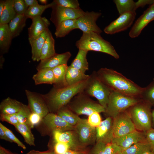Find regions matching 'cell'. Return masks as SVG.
Wrapping results in <instances>:
<instances>
[{
    "instance_id": "obj_3",
    "label": "cell",
    "mask_w": 154,
    "mask_h": 154,
    "mask_svg": "<svg viewBox=\"0 0 154 154\" xmlns=\"http://www.w3.org/2000/svg\"><path fill=\"white\" fill-rule=\"evenodd\" d=\"M78 49L88 52L94 51L104 53L118 59L119 56L114 47L108 41L102 37L100 34L93 32L83 33L76 43Z\"/></svg>"
},
{
    "instance_id": "obj_17",
    "label": "cell",
    "mask_w": 154,
    "mask_h": 154,
    "mask_svg": "<svg viewBox=\"0 0 154 154\" xmlns=\"http://www.w3.org/2000/svg\"><path fill=\"white\" fill-rule=\"evenodd\" d=\"M142 142H147L145 132L137 130L121 137L114 138L112 141L117 144L123 150L134 144Z\"/></svg>"
},
{
    "instance_id": "obj_20",
    "label": "cell",
    "mask_w": 154,
    "mask_h": 154,
    "mask_svg": "<svg viewBox=\"0 0 154 154\" xmlns=\"http://www.w3.org/2000/svg\"><path fill=\"white\" fill-rule=\"evenodd\" d=\"M32 23L28 28V39L35 38L48 29L50 23L45 17L41 16L32 19Z\"/></svg>"
},
{
    "instance_id": "obj_10",
    "label": "cell",
    "mask_w": 154,
    "mask_h": 154,
    "mask_svg": "<svg viewBox=\"0 0 154 154\" xmlns=\"http://www.w3.org/2000/svg\"><path fill=\"white\" fill-rule=\"evenodd\" d=\"M101 13L86 11L81 16L76 19L77 29L83 33L93 32L100 34L102 31L96 23V21L101 16Z\"/></svg>"
},
{
    "instance_id": "obj_1",
    "label": "cell",
    "mask_w": 154,
    "mask_h": 154,
    "mask_svg": "<svg viewBox=\"0 0 154 154\" xmlns=\"http://www.w3.org/2000/svg\"><path fill=\"white\" fill-rule=\"evenodd\" d=\"M99 78L111 90L131 97L141 99L144 88L112 69L100 68L96 72Z\"/></svg>"
},
{
    "instance_id": "obj_47",
    "label": "cell",
    "mask_w": 154,
    "mask_h": 154,
    "mask_svg": "<svg viewBox=\"0 0 154 154\" xmlns=\"http://www.w3.org/2000/svg\"><path fill=\"white\" fill-rule=\"evenodd\" d=\"M145 135L151 150L154 153V129L152 128L146 132Z\"/></svg>"
},
{
    "instance_id": "obj_42",
    "label": "cell",
    "mask_w": 154,
    "mask_h": 154,
    "mask_svg": "<svg viewBox=\"0 0 154 154\" xmlns=\"http://www.w3.org/2000/svg\"><path fill=\"white\" fill-rule=\"evenodd\" d=\"M123 149L116 144L111 142L106 144L104 154H118L121 153Z\"/></svg>"
},
{
    "instance_id": "obj_44",
    "label": "cell",
    "mask_w": 154,
    "mask_h": 154,
    "mask_svg": "<svg viewBox=\"0 0 154 154\" xmlns=\"http://www.w3.org/2000/svg\"><path fill=\"white\" fill-rule=\"evenodd\" d=\"M43 118L39 115L31 112L28 119L29 126L31 128L38 125L42 121Z\"/></svg>"
},
{
    "instance_id": "obj_24",
    "label": "cell",
    "mask_w": 154,
    "mask_h": 154,
    "mask_svg": "<svg viewBox=\"0 0 154 154\" xmlns=\"http://www.w3.org/2000/svg\"><path fill=\"white\" fill-rule=\"evenodd\" d=\"M68 66L67 64H63L52 69L54 75L53 87L62 88L68 86L66 79Z\"/></svg>"
},
{
    "instance_id": "obj_14",
    "label": "cell",
    "mask_w": 154,
    "mask_h": 154,
    "mask_svg": "<svg viewBox=\"0 0 154 154\" xmlns=\"http://www.w3.org/2000/svg\"><path fill=\"white\" fill-rule=\"evenodd\" d=\"M154 20V4L151 5L136 20L130 29L129 36L131 38L138 37L142 30L151 22Z\"/></svg>"
},
{
    "instance_id": "obj_5",
    "label": "cell",
    "mask_w": 154,
    "mask_h": 154,
    "mask_svg": "<svg viewBox=\"0 0 154 154\" xmlns=\"http://www.w3.org/2000/svg\"><path fill=\"white\" fill-rule=\"evenodd\" d=\"M83 91L75 96L66 105L73 112L78 115L89 116L97 112L104 113L105 109Z\"/></svg>"
},
{
    "instance_id": "obj_37",
    "label": "cell",
    "mask_w": 154,
    "mask_h": 154,
    "mask_svg": "<svg viewBox=\"0 0 154 154\" xmlns=\"http://www.w3.org/2000/svg\"><path fill=\"white\" fill-rule=\"evenodd\" d=\"M141 99L154 105V78L146 87L144 88Z\"/></svg>"
},
{
    "instance_id": "obj_25",
    "label": "cell",
    "mask_w": 154,
    "mask_h": 154,
    "mask_svg": "<svg viewBox=\"0 0 154 154\" xmlns=\"http://www.w3.org/2000/svg\"><path fill=\"white\" fill-rule=\"evenodd\" d=\"M23 103L9 97L3 100L0 104V114H13L20 110Z\"/></svg>"
},
{
    "instance_id": "obj_21",
    "label": "cell",
    "mask_w": 154,
    "mask_h": 154,
    "mask_svg": "<svg viewBox=\"0 0 154 154\" xmlns=\"http://www.w3.org/2000/svg\"><path fill=\"white\" fill-rule=\"evenodd\" d=\"M49 30L48 29H46L35 38L28 39L31 48L32 59L33 61H40L42 49Z\"/></svg>"
},
{
    "instance_id": "obj_16",
    "label": "cell",
    "mask_w": 154,
    "mask_h": 154,
    "mask_svg": "<svg viewBox=\"0 0 154 154\" xmlns=\"http://www.w3.org/2000/svg\"><path fill=\"white\" fill-rule=\"evenodd\" d=\"M52 134L55 142L66 143L69 146L71 149L84 150V146L80 142L75 131H54L52 132Z\"/></svg>"
},
{
    "instance_id": "obj_28",
    "label": "cell",
    "mask_w": 154,
    "mask_h": 154,
    "mask_svg": "<svg viewBox=\"0 0 154 154\" xmlns=\"http://www.w3.org/2000/svg\"><path fill=\"white\" fill-rule=\"evenodd\" d=\"M54 44V39L51 33L49 30L42 49L40 60L49 58L56 53L55 49Z\"/></svg>"
},
{
    "instance_id": "obj_40",
    "label": "cell",
    "mask_w": 154,
    "mask_h": 154,
    "mask_svg": "<svg viewBox=\"0 0 154 154\" xmlns=\"http://www.w3.org/2000/svg\"><path fill=\"white\" fill-rule=\"evenodd\" d=\"M55 4L64 7L74 9L80 8V4L77 0H54Z\"/></svg>"
},
{
    "instance_id": "obj_59",
    "label": "cell",
    "mask_w": 154,
    "mask_h": 154,
    "mask_svg": "<svg viewBox=\"0 0 154 154\" xmlns=\"http://www.w3.org/2000/svg\"><path fill=\"white\" fill-rule=\"evenodd\" d=\"M118 154H123V153H119Z\"/></svg>"
},
{
    "instance_id": "obj_26",
    "label": "cell",
    "mask_w": 154,
    "mask_h": 154,
    "mask_svg": "<svg viewBox=\"0 0 154 154\" xmlns=\"http://www.w3.org/2000/svg\"><path fill=\"white\" fill-rule=\"evenodd\" d=\"M32 78L36 85L42 84H53L54 83V73L52 69L50 68H44L38 70Z\"/></svg>"
},
{
    "instance_id": "obj_33",
    "label": "cell",
    "mask_w": 154,
    "mask_h": 154,
    "mask_svg": "<svg viewBox=\"0 0 154 154\" xmlns=\"http://www.w3.org/2000/svg\"><path fill=\"white\" fill-rule=\"evenodd\" d=\"M53 1L51 3L46 5L38 4L28 7L24 14V15L28 19H32L38 16H40L43 12L46 9L52 8L55 5Z\"/></svg>"
},
{
    "instance_id": "obj_55",
    "label": "cell",
    "mask_w": 154,
    "mask_h": 154,
    "mask_svg": "<svg viewBox=\"0 0 154 154\" xmlns=\"http://www.w3.org/2000/svg\"><path fill=\"white\" fill-rule=\"evenodd\" d=\"M5 4V0L0 1V16H1L3 11Z\"/></svg>"
},
{
    "instance_id": "obj_52",
    "label": "cell",
    "mask_w": 154,
    "mask_h": 154,
    "mask_svg": "<svg viewBox=\"0 0 154 154\" xmlns=\"http://www.w3.org/2000/svg\"><path fill=\"white\" fill-rule=\"evenodd\" d=\"M0 138L11 143L12 141L7 136L5 131L2 128L0 127Z\"/></svg>"
},
{
    "instance_id": "obj_48",
    "label": "cell",
    "mask_w": 154,
    "mask_h": 154,
    "mask_svg": "<svg viewBox=\"0 0 154 154\" xmlns=\"http://www.w3.org/2000/svg\"><path fill=\"white\" fill-rule=\"evenodd\" d=\"M106 145V144L103 142H96L89 154H104V149Z\"/></svg>"
},
{
    "instance_id": "obj_12",
    "label": "cell",
    "mask_w": 154,
    "mask_h": 154,
    "mask_svg": "<svg viewBox=\"0 0 154 154\" xmlns=\"http://www.w3.org/2000/svg\"><path fill=\"white\" fill-rule=\"evenodd\" d=\"M135 11L120 15L116 20L105 27L104 32L108 34H114L126 30L132 24L136 16Z\"/></svg>"
},
{
    "instance_id": "obj_2",
    "label": "cell",
    "mask_w": 154,
    "mask_h": 154,
    "mask_svg": "<svg viewBox=\"0 0 154 154\" xmlns=\"http://www.w3.org/2000/svg\"><path fill=\"white\" fill-rule=\"evenodd\" d=\"M89 78L76 84L63 88L53 87L47 93L41 94L46 103L49 112L56 114L60 109L66 106L75 96L84 91Z\"/></svg>"
},
{
    "instance_id": "obj_6",
    "label": "cell",
    "mask_w": 154,
    "mask_h": 154,
    "mask_svg": "<svg viewBox=\"0 0 154 154\" xmlns=\"http://www.w3.org/2000/svg\"><path fill=\"white\" fill-rule=\"evenodd\" d=\"M141 99L112 91L104 113L107 117L114 119L120 113L138 103Z\"/></svg>"
},
{
    "instance_id": "obj_15",
    "label": "cell",
    "mask_w": 154,
    "mask_h": 154,
    "mask_svg": "<svg viewBox=\"0 0 154 154\" xmlns=\"http://www.w3.org/2000/svg\"><path fill=\"white\" fill-rule=\"evenodd\" d=\"M43 123L49 130L61 131L74 130V126L69 124L56 114L49 113L42 119Z\"/></svg>"
},
{
    "instance_id": "obj_36",
    "label": "cell",
    "mask_w": 154,
    "mask_h": 154,
    "mask_svg": "<svg viewBox=\"0 0 154 154\" xmlns=\"http://www.w3.org/2000/svg\"><path fill=\"white\" fill-rule=\"evenodd\" d=\"M150 150L147 142L136 143L128 148L123 150L121 153L124 154H143L146 151Z\"/></svg>"
},
{
    "instance_id": "obj_34",
    "label": "cell",
    "mask_w": 154,
    "mask_h": 154,
    "mask_svg": "<svg viewBox=\"0 0 154 154\" xmlns=\"http://www.w3.org/2000/svg\"><path fill=\"white\" fill-rule=\"evenodd\" d=\"M119 14L135 12L137 8L136 2L133 0H114Z\"/></svg>"
},
{
    "instance_id": "obj_50",
    "label": "cell",
    "mask_w": 154,
    "mask_h": 154,
    "mask_svg": "<svg viewBox=\"0 0 154 154\" xmlns=\"http://www.w3.org/2000/svg\"><path fill=\"white\" fill-rule=\"evenodd\" d=\"M25 154H56L54 151L48 150L41 151H38L32 150L29 151Z\"/></svg>"
},
{
    "instance_id": "obj_31",
    "label": "cell",
    "mask_w": 154,
    "mask_h": 154,
    "mask_svg": "<svg viewBox=\"0 0 154 154\" xmlns=\"http://www.w3.org/2000/svg\"><path fill=\"white\" fill-rule=\"evenodd\" d=\"M17 15L13 7V0H5L4 7L0 16V25L8 24Z\"/></svg>"
},
{
    "instance_id": "obj_30",
    "label": "cell",
    "mask_w": 154,
    "mask_h": 154,
    "mask_svg": "<svg viewBox=\"0 0 154 154\" xmlns=\"http://www.w3.org/2000/svg\"><path fill=\"white\" fill-rule=\"evenodd\" d=\"M76 19H70L61 22L56 27L55 35L56 38L65 37L72 31L77 29Z\"/></svg>"
},
{
    "instance_id": "obj_7",
    "label": "cell",
    "mask_w": 154,
    "mask_h": 154,
    "mask_svg": "<svg viewBox=\"0 0 154 154\" xmlns=\"http://www.w3.org/2000/svg\"><path fill=\"white\" fill-rule=\"evenodd\" d=\"M84 92L90 96L96 98L106 109L112 91L99 78L96 71H93L90 75Z\"/></svg>"
},
{
    "instance_id": "obj_46",
    "label": "cell",
    "mask_w": 154,
    "mask_h": 154,
    "mask_svg": "<svg viewBox=\"0 0 154 154\" xmlns=\"http://www.w3.org/2000/svg\"><path fill=\"white\" fill-rule=\"evenodd\" d=\"M54 149L56 154H63L70 149L68 144L60 142H55Z\"/></svg>"
},
{
    "instance_id": "obj_43",
    "label": "cell",
    "mask_w": 154,
    "mask_h": 154,
    "mask_svg": "<svg viewBox=\"0 0 154 154\" xmlns=\"http://www.w3.org/2000/svg\"><path fill=\"white\" fill-rule=\"evenodd\" d=\"M100 113L95 112L88 116V122L91 126L96 127L100 124L102 121Z\"/></svg>"
},
{
    "instance_id": "obj_27",
    "label": "cell",
    "mask_w": 154,
    "mask_h": 154,
    "mask_svg": "<svg viewBox=\"0 0 154 154\" xmlns=\"http://www.w3.org/2000/svg\"><path fill=\"white\" fill-rule=\"evenodd\" d=\"M27 18L24 15H17L8 24L13 38L19 36L26 25Z\"/></svg>"
},
{
    "instance_id": "obj_4",
    "label": "cell",
    "mask_w": 154,
    "mask_h": 154,
    "mask_svg": "<svg viewBox=\"0 0 154 154\" xmlns=\"http://www.w3.org/2000/svg\"><path fill=\"white\" fill-rule=\"evenodd\" d=\"M152 106L150 103L141 99L128 109L137 130L146 132L152 128Z\"/></svg>"
},
{
    "instance_id": "obj_11",
    "label": "cell",
    "mask_w": 154,
    "mask_h": 154,
    "mask_svg": "<svg viewBox=\"0 0 154 154\" xmlns=\"http://www.w3.org/2000/svg\"><path fill=\"white\" fill-rule=\"evenodd\" d=\"M74 130L80 142L84 146L92 144L96 141V127L91 126L87 119H81L74 126Z\"/></svg>"
},
{
    "instance_id": "obj_51",
    "label": "cell",
    "mask_w": 154,
    "mask_h": 154,
    "mask_svg": "<svg viewBox=\"0 0 154 154\" xmlns=\"http://www.w3.org/2000/svg\"><path fill=\"white\" fill-rule=\"evenodd\" d=\"M63 154H87L86 150L69 149Z\"/></svg>"
},
{
    "instance_id": "obj_22",
    "label": "cell",
    "mask_w": 154,
    "mask_h": 154,
    "mask_svg": "<svg viewBox=\"0 0 154 154\" xmlns=\"http://www.w3.org/2000/svg\"><path fill=\"white\" fill-rule=\"evenodd\" d=\"M13 38L8 24L0 25L1 54H3L8 52Z\"/></svg>"
},
{
    "instance_id": "obj_23",
    "label": "cell",
    "mask_w": 154,
    "mask_h": 154,
    "mask_svg": "<svg viewBox=\"0 0 154 154\" xmlns=\"http://www.w3.org/2000/svg\"><path fill=\"white\" fill-rule=\"evenodd\" d=\"M90 76L70 65L67 70L66 79L68 85L71 86L86 80Z\"/></svg>"
},
{
    "instance_id": "obj_56",
    "label": "cell",
    "mask_w": 154,
    "mask_h": 154,
    "mask_svg": "<svg viewBox=\"0 0 154 154\" xmlns=\"http://www.w3.org/2000/svg\"><path fill=\"white\" fill-rule=\"evenodd\" d=\"M153 109H152V128L154 129V105L153 106Z\"/></svg>"
},
{
    "instance_id": "obj_45",
    "label": "cell",
    "mask_w": 154,
    "mask_h": 154,
    "mask_svg": "<svg viewBox=\"0 0 154 154\" xmlns=\"http://www.w3.org/2000/svg\"><path fill=\"white\" fill-rule=\"evenodd\" d=\"M0 118L1 121H6L14 126L19 123L17 113L13 114H0Z\"/></svg>"
},
{
    "instance_id": "obj_38",
    "label": "cell",
    "mask_w": 154,
    "mask_h": 154,
    "mask_svg": "<svg viewBox=\"0 0 154 154\" xmlns=\"http://www.w3.org/2000/svg\"><path fill=\"white\" fill-rule=\"evenodd\" d=\"M31 112L28 105L23 104L20 110L17 113L19 123L25 124L29 126L28 119Z\"/></svg>"
},
{
    "instance_id": "obj_8",
    "label": "cell",
    "mask_w": 154,
    "mask_h": 154,
    "mask_svg": "<svg viewBox=\"0 0 154 154\" xmlns=\"http://www.w3.org/2000/svg\"><path fill=\"white\" fill-rule=\"evenodd\" d=\"M136 130L128 110L120 113L113 119L114 138L121 137Z\"/></svg>"
},
{
    "instance_id": "obj_32",
    "label": "cell",
    "mask_w": 154,
    "mask_h": 154,
    "mask_svg": "<svg viewBox=\"0 0 154 154\" xmlns=\"http://www.w3.org/2000/svg\"><path fill=\"white\" fill-rule=\"evenodd\" d=\"M56 114L69 124L74 126L81 119L78 115L71 111L67 106L60 109Z\"/></svg>"
},
{
    "instance_id": "obj_35",
    "label": "cell",
    "mask_w": 154,
    "mask_h": 154,
    "mask_svg": "<svg viewBox=\"0 0 154 154\" xmlns=\"http://www.w3.org/2000/svg\"><path fill=\"white\" fill-rule=\"evenodd\" d=\"M14 126L27 144L30 146H35V138L30 127L25 124L19 123Z\"/></svg>"
},
{
    "instance_id": "obj_49",
    "label": "cell",
    "mask_w": 154,
    "mask_h": 154,
    "mask_svg": "<svg viewBox=\"0 0 154 154\" xmlns=\"http://www.w3.org/2000/svg\"><path fill=\"white\" fill-rule=\"evenodd\" d=\"M154 3V0H139L136 2L137 9L140 7H143L147 5H151Z\"/></svg>"
},
{
    "instance_id": "obj_58",
    "label": "cell",
    "mask_w": 154,
    "mask_h": 154,
    "mask_svg": "<svg viewBox=\"0 0 154 154\" xmlns=\"http://www.w3.org/2000/svg\"><path fill=\"white\" fill-rule=\"evenodd\" d=\"M143 154H154V153L149 150L146 151Z\"/></svg>"
},
{
    "instance_id": "obj_60",
    "label": "cell",
    "mask_w": 154,
    "mask_h": 154,
    "mask_svg": "<svg viewBox=\"0 0 154 154\" xmlns=\"http://www.w3.org/2000/svg\"><path fill=\"white\" fill-rule=\"evenodd\" d=\"M153 4H154V3Z\"/></svg>"
},
{
    "instance_id": "obj_53",
    "label": "cell",
    "mask_w": 154,
    "mask_h": 154,
    "mask_svg": "<svg viewBox=\"0 0 154 154\" xmlns=\"http://www.w3.org/2000/svg\"><path fill=\"white\" fill-rule=\"evenodd\" d=\"M25 3L28 7L38 4V1L36 0H24Z\"/></svg>"
},
{
    "instance_id": "obj_57",
    "label": "cell",
    "mask_w": 154,
    "mask_h": 154,
    "mask_svg": "<svg viewBox=\"0 0 154 154\" xmlns=\"http://www.w3.org/2000/svg\"><path fill=\"white\" fill-rule=\"evenodd\" d=\"M39 1L42 4H44L45 5L47 4V0H39Z\"/></svg>"
},
{
    "instance_id": "obj_39",
    "label": "cell",
    "mask_w": 154,
    "mask_h": 154,
    "mask_svg": "<svg viewBox=\"0 0 154 154\" xmlns=\"http://www.w3.org/2000/svg\"><path fill=\"white\" fill-rule=\"evenodd\" d=\"M0 127L2 128L8 138L13 142L15 143L19 147H21L23 149H26V147L25 145L16 137L11 130L1 123H0Z\"/></svg>"
},
{
    "instance_id": "obj_54",
    "label": "cell",
    "mask_w": 154,
    "mask_h": 154,
    "mask_svg": "<svg viewBox=\"0 0 154 154\" xmlns=\"http://www.w3.org/2000/svg\"><path fill=\"white\" fill-rule=\"evenodd\" d=\"M0 154H18L16 153H13L5 148L2 146H0Z\"/></svg>"
},
{
    "instance_id": "obj_41",
    "label": "cell",
    "mask_w": 154,
    "mask_h": 154,
    "mask_svg": "<svg viewBox=\"0 0 154 154\" xmlns=\"http://www.w3.org/2000/svg\"><path fill=\"white\" fill-rule=\"evenodd\" d=\"M13 7L17 15H24L28 8L24 0H13Z\"/></svg>"
},
{
    "instance_id": "obj_18",
    "label": "cell",
    "mask_w": 154,
    "mask_h": 154,
    "mask_svg": "<svg viewBox=\"0 0 154 154\" xmlns=\"http://www.w3.org/2000/svg\"><path fill=\"white\" fill-rule=\"evenodd\" d=\"M113 122V118L107 117L96 127V142H102L106 144L112 142L114 138Z\"/></svg>"
},
{
    "instance_id": "obj_29",
    "label": "cell",
    "mask_w": 154,
    "mask_h": 154,
    "mask_svg": "<svg viewBox=\"0 0 154 154\" xmlns=\"http://www.w3.org/2000/svg\"><path fill=\"white\" fill-rule=\"evenodd\" d=\"M78 53L70 66L83 73L89 70L88 63L87 59L88 52L82 49H78Z\"/></svg>"
},
{
    "instance_id": "obj_13",
    "label": "cell",
    "mask_w": 154,
    "mask_h": 154,
    "mask_svg": "<svg viewBox=\"0 0 154 154\" xmlns=\"http://www.w3.org/2000/svg\"><path fill=\"white\" fill-rule=\"evenodd\" d=\"M25 93L28 101V106L32 112L36 113L43 118L49 111L41 94L26 90Z\"/></svg>"
},
{
    "instance_id": "obj_9",
    "label": "cell",
    "mask_w": 154,
    "mask_h": 154,
    "mask_svg": "<svg viewBox=\"0 0 154 154\" xmlns=\"http://www.w3.org/2000/svg\"><path fill=\"white\" fill-rule=\"evenodd\" d=\"M51 8L52 11L50 20L56 27L64 21L77 19L82 16L85 12L80 7L74 9L56 5Z\"/></svg>"
},
{
    "instance_id": "obj_19",
    "label": "cell",
    "mask_w": 154,
    "mask_h": 154,
    "mask_svg": "<svg viewBox=\"0 0 154 154\" xmlns=\"http://www.w3.org/2000/svg\"><path fill=\"white\" fill-rule=\"evenodd\" d=\"M71 56V54L69 51L61 54L56 53L49 58L40 60L36 67L37 70L38 71L46 68L52 69L60 65L67 64Z\"/></svg>"
}]
</instances>
